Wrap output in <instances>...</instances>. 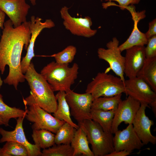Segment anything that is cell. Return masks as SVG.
<instances>
[{
  "instance_id": "obj_1",
  "label": "cell",
  "mask_w": 156,
  "mask_h": 156,
  "mask_svg": "<svg viewBox=\"0 0 156 156\" xmlns=\"http://www.w3.org/2000/svg\"><path fill=\"white\" fill-rule=\"evenodd\" d=\"M30 21L14 27L11 21L4 22L0 40V71L3 74L6 66L9 73L4 80V83L13 86L17 90L19 83L24 82L25 75L22 72L21 58L23 49L27 50L31 36Z\"/></svg>"
},
{
  "instance_id": "obj_2",
  "label": "cell",
  "mask_w": 156,
  "mask_h": 156,
  "mask_svg": "<svg viewBox=\"0 0 156 156\" xmlns=\"http://www.w3.org/2000/svg\"><path fill=\"white\" fill-rule=\"evenodd\" d=\"M24 75L31 90L30 94L23 99L25 105L36 104L50 113L55 112L57 102L54 91L47 80L36 71L32 62Z\"/></svg>"
},
{
  "instance_id": "obj_3",
  "label": "cell",
  "mask_w": 156,
  "mask_h": 156,
  "mask_svg": "<svg viewBox=\"0 0 156 156\" xmlns=\"http://www.w3.org/2000/svg\"><path fill=\"white\" fill-rule=\"evenodd\" d=\"M79 67L76 63L71 67L69 64H60L53 61L41 70L40 74L54 91H64L70 89L77 78Z\"/></svg>"
},
{
  "instance_id": "obj_4",
  "label": "cell",
  "mask_w": 156,
  "mask_h": 156,
  "mask_svg": "<svg viewBox=\"0 0 156 156\" xmlns=\"http://www.w3.org/2000/svg\"><path fill=\"white\" fill-rule=\"evenodd\" d=\"M78 125L86 133L94 156H106L114 151L113 134L104 131L97 122L86 119Z\"/></svg>"
},
{
  "instance_id": "obj_5",
  "label": "cell",
  "mask_w": 156,
  "mask_h": 156,
  "mask_svg": "<svg viewBox=\"0 0 156 156\" xmlns=\"http://www.w3.org/2000/svg\"><path fill=\"white\" fill-rule=\"evenodd\" d=\"M124 83L119 77L99 72L87 85L86 92L90 94L94 99L101 96H110L125 93Z\"/></svg>"
},
{
  "instance_id": "obj_6",
  "label": "cell",
  "mask_w": 156,
  "mask_h": 156,
  "mask_svg": "<svg viewBox=\"0 0 156 156\" xmlns=\"http://www.w3.org/2000/svg\"><path fill=\"white\" fill-rule=\"evenodd\" d=\"M65 98L70 109L71 115L78 124L86 119H91L90 112L93 98L90 93H76L71 89L66 92Z\"/></svg>"
},
{
  "instance_id": "obj_7",
  "label": "cell",
  "mask_w": 156,
  "mask_h": 156,
  "mask_svg": "<svg viewBox=\"0 0 156 156\" xmlns=\"http://www.w3.org/2000/svg\"><path fill=\"white\" fill-rule=\"evenodd\" d=\"M29 106L25 118L33 123L31 126L33 130L46 129L56 133L65 122L53 116L36 104Z\"/></svg>"
},
{
  "instance_id": "obj_8",
  "label": "cell",
  "mask_w": 156,
  "mask_h": 156,
  "mask_svg": "<svg viewBox=\"0 0 156 156\" xmlns=\"http://www.w3.org/2000/svg\"><path fill=\"white\" fill-rule=\"evenodd\" d=\"M119 46V40L116 37H114L107 43V49L99 48L98 49V56L99 59L108 63L111 69L124 83L125 57L122 55Z\"/></svg>"
},
{
  "instance_id": "obj_9",
  "label": "cell",
  "mask_w": 156,
  "mask_h": 156,
  "mask_svg": "<svg viewBox=\"0 0 156 156\" xmlns=\"http://www.w3.org/2000/svg\"><path fill=\"white\" fill-rule=\"evenodd\" d=\"M69 8L64 6L60 11L65 28L75 35L88 38L94 36L97 30L91 29L92 23L91 18L88 16L84 18L72 17L68 12Z\"/></svg>"
},
{
  "instance_id": "obj_10",
  "label": "cell",
  "mask_w": 156,
  "mask_h": 156,
  "mask_svg": "<svg viewBox=\"0 0 156 156\" xmlns=\"http://www.w3.org/2000/svg\"><path fill=\"white\" fill-rule=\"evenodd\" d=\"M124 86L125 93L140 103L149 105L156 101V92L145 81L138 77L125 80Z\"/></svg>"
},
{
  "instance_id": "obj_11",
  "label": "cell",
  "mask_w": 156,
  "mask_h": 156,
  "mask_svg": "<svg viewBox=\"0 0 156 156\" xmlns=\"http://www.w3.org/2000/svg\"><path fill=\"white\" fill-rule=\"evenodd\" d=\"M119 103L115 112L111 127V132L114 134L122 122L132 124L140 105L139 101L130 96Z\"/></svg>"
},
{
  "instance_id": "obj_12",
  "label": "cell",
  "mask_w": 156,
  "mask_h": 156,
  "mask_svg": "<svg viewBox=\"0 0 156 156\" xmlns=\"http://www.w3.org/2000/svg\"><path fill=\"white\" fill-rule=\"evenodd\" d=\"M42 20L41 18L38 17H36L34 16H32L31 17L30 39L26 55L21 61V70L24 74L26 72L32 59L35 56L34 48L37 37L44 29L51 28L55 25L54 22L51 19H46L44 22H42Z\"/></svg>"
},
{
  "instance_id": "obj_13",
  "label": "cell",
  "mask_w": 156,
  "mask_h": 156,
  "mask_svg": "<svg viewBox=\"0 0 156 156\" xmlns=\"http://www.w3.org/2000/svg\"><path fill=\"white\" fill-rule=\"evenodd\" d=\"M24 118L20 117L17 118L15 128L12 131H7L2 128H0V134L2 136L0 143L8 141H16L25 147L28 156H41V148L35 144L29 142L26 137L23 125Z\"/></svg>"
},
{
  "instance_id": "obj_14",
  "label": "cell",
  "mask_w": 156,
  "mask_h": 156,
  "mask_svg": "<svg viewBox=\"0 0 156 156\" xmlns=\"http://www.w3.org/2000/svg\"><path fill=\"white\" fill-rule=\"evenodd\" d=\"M147 107H150L147 104L140 103L132 124L134 130L144 145L149 143L155 145L156 143V137L152 134L151 131L154 122L146 115L145 110Z\"/></svg>"
},
{
  "instance_id": "obj_15",
  "label": "cell",
  "mask_w": 156,
  "mask_h": 156,
  "mask_svg": "<svg viewBox=\"0 0 156 156\" xmlns=\"http://www.w3.org/2000/svg\"><path fill=\"white\" fill-rule=\"evenodd\" d=\"M113 138L115 151H125L131 153L139 150L144 145L140 140L133 128L132 124H129L122 131L118 130Z\"/></svg>"
},
{
  "instance_id": "obj_16",
  "label": "cell",
  "mask_w": 156,
  "mask_h": 156,
  "mask_svg": "<svg viewBox=\"0 0 156 156\" xmlns=\"http://www.w3.org/2000/svg\"><path fill=\"white\" fill-rule=\"evenodd\" d=\"M30 7L25 0H0V9L8 16L14 27L27 21Z\"/></svg>"
},
{
  "instance_id": "obj_17",
  "label": "cell",
  "mask_w": 156,
  "mask_h": 156,
  "mask_svg": "<svg viewBox=\"0 0 156 156\" xmlns=\"http://www.w3.org/2000/svg\"><path fill=\"white\" fill-rule=\"evenodd\" d=\"M144 46H136L126 49L124 74L129 79L136 77L146 59Z\"/></svg>"
},
{
  "instance_id": "obj_18",
  "label": "cell",
  "mask_w": 156,
  "mask_h": 156,
  "mask_svg": "<svg viewBox=\"0 0 156 156\" xmlns=\"http://www.w3.org/2000/svg\"><path fill=\"white\" fill-rule=\"evenodd\" d=\"M133 5L129 6L127 8L131 14L134 22V27L130 36L124 43L119 46L121 52L132 47L136 46H143L146 44L148 39L145 33L141 32L138 29V24L139 21L146 16L145 11L136 12L135 7Z\"/></svg>"
},
{
  "instance_id": "obj_19",
  "label": "cell",
  "mask_w": 156,
  "mask_h": 156,
  "mask_svg": "<svg viewBox=\"0 0 156 156\" xmlns=\"http://www.w3.org/2000/svg\"><path fill=\"white\" fill-rule=\"evenodd\" d=\"M89 142L84 131L80 127L77 129L70 143L73 151V156L82 155L94 156L89 146Z\"/></svg>"
},
{
  "instance_id": "obj_20",
  "label": "cell",
  "mask_w": 156,
  "mask_h": 156,
  "mask_svg": "<svg viewBox=\"0 0 156 156\" xmlns=\"http://www.w3.org/2000/svg\"><path fill=\"white\" fill-rule=\"evenodd\" d=\"M66 93L64 91H60L55 95L57 102V109L53 113V116L57 118L64 121L67 122L76 129L79 126L74 123L71 118L70 109L65 98Z\"/></svg>"
},
{
  "instance_id": "obj_21",
  "label": "cell",
  "mask_w": 156,
  "mask_h": 156,
  "mask_svg": "<svg viewBox=\"0 0 156 156\" xmlns=\"http://www.w3.org/2000/svg\"><path fill=\"white\" fill-rule=\"evenodd\" d=\"M136 77L145 81L156 92V57L146 58Z\"/></svg>"
},
{
  "instance_id": "obj_22",
  "label": "cell",
  "mask_w": 156,
  "mask_h": 156,
  "mask_svg": "<svg viewBox=\"0 0 156 156\" xmlns=\"http://www.w3.org/2000/svg\"><path fill=\"white\" fill-rule=\"evenodd\" d=\"M115 112L113 110L105 111L91 109V118L99 124L104 131L112 133V125Z\"/></svg>"
},
{
  "instance_id": "obj_23",
  "label": "cell",
  "mask_w": 156,
  "mask_h": 156,
  "mask_svg": "<svg viewBox=\"0 0 156 156\" xmlns=\"http://www.w3.org/2000/svg\"><path fill=\"white\" fill-rule=\"evenodd\" d=\"M122 94L110 96H101L94 99L92 109L116 112L118 105L122 100Z\"/></svg>"
},
{
  "instance_id": "obj_24",
  "label": "cell",
  "mask_w": 156,
  "mask_h": 156,
  "mask_svg": "<svg viewBox=\"0 0 156 156\" xmlns=\"http://www.w3.org/2000/svg\"><path fill=\"white\" fill-rule=\"evenodd\" d=\"M27 111L26 109L24 110L7 105L3 101V96L0 93V117L5 126L9 125V121L11 118L16 119L20 117L25 118Z\"/></svg>"
},
{
  "instance_id": "obj_25",
  "label": "cell",
  "mask_w": 156,
  "mask_h": 156,
  "mask_svg": "<svg viewBox=\"0 0 156 156\" xmlns=\"http://www.w3.org/2000/svg\"><path fill=\"white\" fill-rule=\"evenodd\" d=\"M31 136L34 144L40 148H47L55 144V135L48 130H33Z\"/></svg>"
},
{
  "instance_id": "obj_26",
  "label": "cell",
  "mask_w": 156,
  "mask_h": 156,
  "mask_svg": "<svg viewBox=\"0 0 156 156\" xmlns=\"http://www.w3.org/2000/svg\"><path fill=\"white\" fill-rule=\"evenodd\" d=\"M77 129L69 123L65 122L55 133V144H70Z\"/></svg>"
},
{
  "instance_id": "obj_27",
  "label": "cell",
  "mask_w": 156,
  "mask_h": 156,
  "mask_svg": "<svg viewBox=\"0 0 156 156\" xmlns=\"http://www.w3.org/2000/svg\"><path fill=\"white\" fill-rule=\"evenodd\" d=\"M28 156L27 151L21 144L14 141H8L0 148V156Z\"/></svg>"
},
{
  "instance_id": "obj_28",
  "label": "cell",
  "mask_w": 156,
  "mask_h": 156,
  "mask_svg": "<svg viewBox=\"0 0 156 156\" xmlns=\"http://www.w3.org/2000/svg\"><path fill=\"white\" fill-rule=\"evenodd\" d=\"M73 149L70 144H55L50 147L43 149L41 156H73Z\"/></svg>"
},
{
  "instance_id": "obj_29",
  "label": "cell",
  "mask_w": 156,
  "mask_h": 156,
  "mask_svg": "<svg viewBox=\"0 0 156 156\" xmlns=\"http://www.w3.org/2000/svg\"><path fill=\"white\" fill-rule=\"evenodd\" d=\"M77 51L76 47L70 45L67 47L62 51L51 56L55 58V62L57 63L69 64L74 60Z\"/></svg>"
},
{
  "instance_id": "obj_30",
  "label": "cell",
  "mask_w": 156,
  "mask_h": 156,
  "mask_svg": "<svg viewBox=\"0 0 156 156\" xmlns=\"http://www.w3.org/2000/svg\"><path fill=\"white\" fill-rule=\"evenodd\" d=\"M147 46L145 47L146 58L156 57V35L148 39Z\"/></svg>"
},
{
  "instance_id": "obj_31",
  "label": "cell",
  "mask_w": 156,
  "mask_h": 156,
  "mask_svg": "<svg viewBox=\"0 0 156 156\" xmlns=\"http://www.w3.org/2000/svg\"><path fill=\"white\" fill-rule=\"evenodd\" d=\"M140 0H105V1H115L117 2L119 5H118L122 10H124L130 4L133 5L138 4Z\"/></svg>"
},
{
  "instance_id": "obj_32",
  "label": "cell",
  "mask_w": 156,
  "mask_h": 156,
  "mask_svg": "<svg viewBox=\"0 0 156 156\" xmlns=\"http://www.w3.org/2000/svg\"><path fill=\"white\" fill-rule=\"evenodd\" d=\"M147 39L156 35V19H154L149 23V29L145 34Z\"/></svg>"
},
{
  "instance_id": "obj_33",
  "label": "cell",
  "mask_w": 156,
  "mask_h": 156,
  "mask_svg": "<svg viewBox=\"0 0 156 156\" xmlns=\"http://www.w3.org/2000/svg\"><path fill=\"white\" fill-rule=\"evenodd\" d=\"M130 153L125 151H114L108 154L106 156H126L130 155Z\"/></svg>"
},
{
  "instance_id": "obj_34",
  "label": "cell",
  "mask_w": 156,
  "mask_h": 156,
  "mask_svg": "<svg viewBox=\"0 0 156 156\" xmlns=\"http://www.w3.org/2000/svg\"><path fill=\"white\" fill-rule=\"evenodd\" d=\"M5 14L0 9V29H3Z\"/></svg>"
},
{
  "instance_id": "obj_35",
  "label": "cell",
  "mask_w": 156,
  "mask_h": 156,
  "mask_svg": "<svg viewBox=\"0 0 156 156\" xmlns=\"http://www.w3.org/2000/svg\"><path fill=\"white\" fill-rule=\"evenodd\" d=\"M152 108L153 112L156 116V101H155L149 105Z\"/></svg>"
},
{
  "instance_id": "obj_36",
  "label": "cell",
  "mask_w": 156,
  "mask_h": 156,
  "mask_svg": "<svg viewBox=\"0 0 156 156\" xmlns=\"http://www.w3.org/2000/svg\"><path fill=\"white\" fill-rule=\"evenodd\" d=\"M32 5L34 6L36 4V0H29Z\"/></svg>"
},
{
  "instance_id": "obj_37",
  "label": "cell",
  "mask_w": 156,
  "mask_h": 156,
  "mask_svg": "<svg viewBox=\"0 0 156 156\" xmlns=\"http://www.w3.org/2000/svg\"><path fill=\"white\" fill-rule=\"evenodd\" d=\"M4 125V123L2 118L0 117V125Z\"/></svg>"
}]
</instances>
